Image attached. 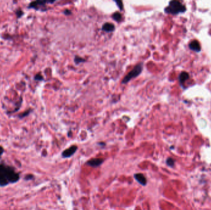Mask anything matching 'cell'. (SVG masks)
I'll list each match as a JSON object with an SVG mask.
<instances>
[{"mask_svg":"<svg viewBox=\"0 0 211 210\" xmlns=\"http://www.w3.org/2000/svg\"><path fill=\"white\" fill-rule=\"evenodd\" d=\"M115 26L113 23H109V22H107L103 24V26H102V29L103 31L107 32V33H111V32H113L115 30Z\"/></svg>","mask_w":211,"mask_h":210,"instance_id":"obj_7","label":"cell"},{"mask_svg":"<svg viewBox=\"0 0 211 210\" xmlns=\"http://www.w3.org/2000/svg\"><path fill=\"white\" fill-rule=\"evenodd\" d=\"M4 152V149L2 147L0 146V157H1V156L2 155V154H3Z\"/></svg>","mask_w":211,"mask_h":210,"instance_id":"obj_16","label":"cell"},{"mask_svg":"<svg viewBox=\"0 0 211 210\" xmlns=\"http://www.w3.org/2000/svg\"><path fill=\"white\" fill-rule=\"evenodd\" d=\"M115 3L117 5L118 7H119L121 11H122L123 9H124V6H123L122 1H115Z\"/></svg>","mask_w":211,"mask_h":210,"instance_id":"obj_14","label":"cell"},{"mask_svg":"<svg viewBox=\"0 0 211 210\" xmlns=\"http://www.w3.org/2000/svg\"><path fill=\"white\" fill-rule=\"evenodd\" d=\"M104 162V160L102 158H93L87 162V164L91 167L96 168L99 166Z\"/></svg>","mask_w":211,"mask_h":210,"instance_id":"obj_5","label":"cell"},{"mask_svg":"<svg viewBox=\"0 0 211 210\" xmlns=\"http://www.w3.org/2000/svg\"><path fill=\"white\" fill-rule=\"evenodd\" d=\"M166 163L167 164L168 166H169L171 167H173L175 165V161H174V160L172 159V158H168L167 159V161H166Z\"/></svg>","mask_w":211,"mask_h":210,"instance_id":"obj_13","label":"cell"},{"mask_svg":"<svg viewBox=\"0 0 211 210\" xmlns=\"http://www.w3.org/2000/svg\"><path fill=\"white\" fill-rule=\"evenodd\" d=\"M112 18L116 22H120L122 21V15L121 13H119V12H116L115 13H114L112 15Z\"/></svg>","mask_w":211,"mask_h":210,"instance_id":"obj_11","label":"cell"},{"mask_svg":"<svg viewBox=\"0 0 211 210\" xmlns=\"http://www.w3.org/2000/svg\"><path fill=\"white\" fill-rule=\"evenodd\" d=\"M190 48L193 50V51L195 52H199L201 51V46L199 42L197 40H193L192 41L189 45Z\"/></svg>","mask_w":211,"mask_h":210,"instance_id":"obj_8","label":"cell"},{"mask_svg":"<svg viewBox=\"0 0 211 210\" xmlns=\"http://www.w3.org/2000/svg\"><path fill=\"white\" fill-rule=\"evenodd\" d=\"M187 9L183 4L179 1H171L168 3V6L164 9V12L167 14L176 15L186 11Z\"/></svg>","mask_w":211,"mask_h":210,"instance_id":"obj_2","label":"cell"},{"mask_svg":"<svg viewBox=\"0 0 211 210\" xmlns=\"http://www.w3.org/2000/svg\"><path fill=\"white\" fill-rule=\"evenodd\" d=\"M135 179L141 184L142 186H146L147 184V179L145 176L141 173H137L134 175Z\"/></svg>","mask_w":211,"mask_h":210,"instance_id":"obj_6","label":"cell"},{"mask_svg":"<svg viewBox=\"0 0 211 210\" xmlns=\"http://www.w3.org/2000/svg\"><path fill=\"white\" fill-rule=\"evenodd\" d=\"M143 69V63H140L137 64L134 68L126 75L122 81V84H126L132 79L137 78L141 73Z\"/></svg>","mask_w":211,"mask_h":210,"instance_id":"obj_3","label":"cell"},{"mask_svg":"<svg viewBox=\"0 0 211 210\" xmlns=\"http://www.w3.org/2000/svg\"><path fill=\"white\" fill-rule=\"evenodd\" d=\"M77 150V146H73L69 149H65L62 153V156L63 158H69L72 156Z\"/></svg>","mask_w":211,"mask_h":210,"instance_id":"obj_4","label":"cell"},{"mask_svg":"<svg viewBox=\"0 0 211 210\" xmlns=\"http://www.w3.org/2000/svg\"><path fill=\"white\" fill-rule=\"evenodd\" d=\"M85 62V59H84L82 58L81 57L79 56H75V58H74V62L78 65L80 63H83Z\"/></svg>","mask_w":211,"mask_h":210,"instance_id":"obj_12","label":"cell"},{"mask_svg":"<svg viewBox=\"0 0 211 210\" xmlns=\"http://www.w3.org/2000/svg\"><path fill=\"white\" fill-rule=\"evenodd\" d=\"M64 14L66 15H69L72 14V12L69 10H65L64 11Z\"/></svg>","mask_w":211,"mask_h":210,"instance_id":"obj_15","label":"cell"},{"mask_svg":"<svg viewBox=\"0 0 211 210\" xmlns=\"http://www.w3.org/2000/svg\"><path fill=\"white\" fill-rule=\"evenodd\" d=\"M54 1H35L30 4V7H35L36 9H38L39 6H43L46 3H53Z\"/></svg>","mask_w":211,"mask_h":210,"instance_id":"obj_9","label":"cell"},{"mask_svg":"<svg viewBox=\"0 0 211 210\" xmlns=\"http://www.w3.org/2000/svg\"><path fill=\"white\" fill-rule=\"evenodd\" d=\"M19 178V174L12 167L0 164V186L18 182Z\"/></svg>","mask_w":211,"mask_h":210,"instance_id":"obj_1","label":"cell"},{"mask_svg":"<svg viewBox=\"0 0 211 210\" xmlns=\"http://www.w3.org/2000/svg\"><path fill=\"white\" fill-rule=\"evenodd\" d=\"M190 75L189 74L186 72H182L180 75H179V81L181 84H183L185 83V81H186L188 79H189Z\"/></svg>","mask_w":211,"mask_h":210,"instance_id":"obj_10","label":"cell"}]
</instances>
